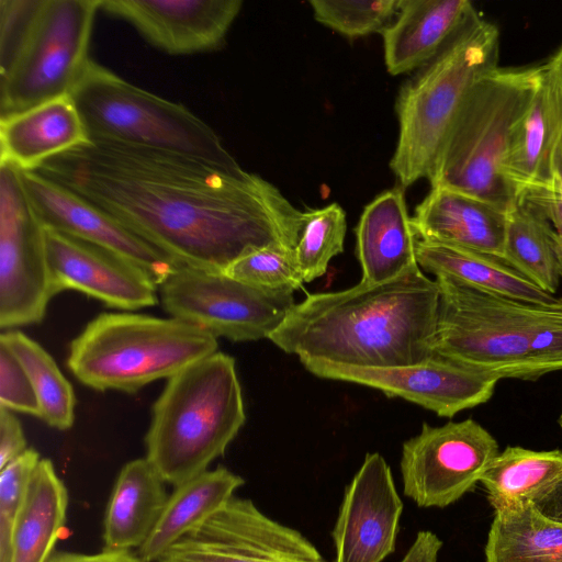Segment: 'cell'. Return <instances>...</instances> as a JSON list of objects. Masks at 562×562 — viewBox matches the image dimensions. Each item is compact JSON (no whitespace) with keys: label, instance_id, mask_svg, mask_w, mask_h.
<instances>
[{"label":"cell","instance_id":"30","mask_svg":"<svg viewBox=\"0 0 562 562\" xmlns=\"http://www.w3.org/2000/svg\"><path fill=\"white\" fill-rule=\"evenodd\" d=\"M503 261L542 291L557 292L561 267L554 231L548 218L525 201L508 212Z\"/></svg>","mask_w":562,"mask_h":562},{"label":"cell","instance_id":"20","mask_svg":"<svg viewBox=\"0 0 562 562\" xmlns=\"http://www.w3.org/2000/svg\"><path fill=\"white\" fill-rule=\"evenodd\" d=\"M480 19L468 0H400L395 19L381 33L387 71L423 68Z\"/></svg>","mask_w":562,"mask_h":562},{"label":"cell","instance_id":"41","mask_svg":"<svg viewBox=\"0 0 562 562\" xmlns=\"http://www.w3.org/2000/svg\"><path fill=\"white\" fill-rule=\"evenodd\" d=\"M48 562H145L137 554L131 551H111L104 550L94 554L57 552L53 554Z\"/></svg>","mask_w":562,"mask_h":562},{"label":"cell","instance_id":"12","mask_svg":"<svg viewBox=\"0 0 562 562\" xmlns=\"http://www.w3.org/2000/svg\"><path fill=\"white\" fill-rule=\"evenodd\" d=\"M498 453L495 438L474 419L424 424L403 443V493L419 507H447L480 482Z\"/></svg>","mask_w":562,"mask_h":562},{"label":"cell","instance_id":"31","mask_svg":"<svg viewBox=\"0 0 562 562\" xmlns=\"http://www.w3.org/2000/svg\"><path fill=\"white\" fill-rule=\"evenodd\" d=\"M0 342L15 355L26 371L40 403V418L49 427L69 429L75 420L76 396L52 356L20 330L3 331Z\"/></svg>","mask_w":562,"mask_h":562},{"label":"cell","instance_id":"34","mask_svg":"<svg viewBox=\"0 0 562 562\" xmlns=\"http://www.w3.org/2000/svg\"><path fill=\"white\" fill-rule=\"evenodd\" d=\"M227 276L257 288L293 293L304 282L294 248L267 246L232 263Z\"/></svg>","mask_w":562,"mask_h":562},{"label":"cell","instance_id":"4","mask_svg":"<svg viewBox=\"0 0 562 562\" xmlns=\"http://www.w3.org/2000/svg\"><path fill=\"white\" fill-rule=\"evenodd\" d=\"M245 420L235 360L216 351L168 379L153 405L146 459L178 486L209 470Z\"/></svg>","mask_w":562,"mask_h":562},{"label":"cell","instance_id":"1","mask_svg":"<svg viewBox=\"0 0 562 562\" xmlns=\"http://www.w3.org/2000/svg\"><path fill=\"white\" fill-rule=\"evenodd\" d=\"M104 211L176 262L224 272L267 247L294 248L306 212L262 177L198 157L90 140L33 170Z\"/></svg>","mask_w":562,"mask_h":562},{"label":"cell","instance_id":"27","mask_svg":"<svg viewBox=\"0 0 562 562\" xmlns=\"http://www.w3.org/2000/svg\"><path fill=\"white\" fill-rule=\"evenodd\" d=\"M68 491L48 459L34 470L18 517L10 562H48L65 527Z\"/></svg>","mask_w":562,"mask_h":562},{"label":"cell","instance_id":"7","mask_svg":"<svg viewBox=\"0 0 562 562\" xmlns=\"http://www.w3.org/2000/svg\"><path fill=\"white\" fill-rule=\"evenodd\" d=\"M498 29L481 18L402 86L395 105L398 138L390 168L403 188L429 178L468 94L498 68Z\"/></svg>","mask_w":562,"mask_h":562},{"label":"cell","instance_id":"42","mask_svg":"<svg viewBox=\"0 0 562 562\" xmlns=\"http://www.w3.org/2000/svg\"><path fill=\"white\" fill-rule=\"evenodd\" d=\"M531 504L541 515L562 525V477L544 490Z\"/></svg>","mask_w":562,"mask_h":562},{"label":"cell","instance_id":"15","mask_svg":"<svg viewBox=\"0 0 562 562\" xmlns=\"http://www.w3.org/2000/svg\"><path fill=\"white\" fill-rule=\"evenodd\" d=\"M402 513L389 464L380 453H367L331 530L335 562H383L395 551Z\"/></svg>","mask_w":562,"mask_h":562},{"label":"cell","instance_id":"36","mask_svg":"<svg viewBox=\"0 0 562 562\" xmlns=\"http://www.w3.org/2000/svg\"><path fill=\"white\" fill-rule=\"evenodd\" d=\"M40 461L38 452L29 448L0 470V562H10L13 530Z\"/></svg>","mask_w":562,"mask_h":562},{"label":"cell","instance_id":"2","mask_svg":"<svg viewBox=\"0 0 562 562\" xmlns=\"http://www.w3.org/2000/svg\"><path fill=\"white\" fill-rule=\"evenodd\" d=\"M438 303L437 281L417 266L389 282L308 294L268 339L302 364L411 366L434 355Z\"/></svg>","mask_w":562,"mask_h":562},{"label":"cell","instance_id":"11","mask_svg":"<svg viewBox=\"0 0 562 562\" xmlns=\"http://www.w3.org/2000/svg\"><path fill=\"white\" fill-rule=\"evenodd\" d=\"M55 295L45 226L27 195L21 171L0 160V327L41 323Z\"/></svg>","mask_w":562,"mask_h":562},{"label":"cell","instance_id":"26","mask_svg":"<svg viewBox=\"0 0 562 562\" xmlns=\"http://www.w3.org/2000/svg\"><path fill=\"white\" fill-rule=\"evenodd\" d=\"M416 258L420 269L436 277H450L494 295L540 305H550L559 300L504 261L482 252L418 239Z\"/></svg>","mask_w":562,"mask_h":562},{"label":"cell","instance_id":"22","mask_svg":"<svg viewBox=\"0 0 562 562\" xmlns=\"http://www.w3.org/2000/svg\"><path fill=\"white\" fill-rule=\"evenodd\" d=\"M356 236L361 282H389L418 266V237L401 188L383 191L363 209Z\"/></svg>","mask_w":562,"mask_h":562},{"label":"cell","instance_id":"43","mask_svg":"<svg viewBox=\"0 0 562 562\" xmlns=\"http://www.w3.org/2000/svg\"><path fill=\"white\" fill-rule=\"evenodd\" d=\"M554 74L560 89L562 91V46L560 49L551 57V59L547 63Z\"/></svg>","mask_w":562,"mask_h":562},{"label":"cell","instance_id":"24","mask_svg":"<svg viewBox=\"0 0 562 562\" xmlns=\"http://www.w3.org/2000/svg\"><path fill=\"white\" fill-rule=\"evenodd\" d=\"M165 483L146 458L122 468L105 509L104 550L130 551L144 544L167 503Z\"/></svg>","mask_w":562,"mask_h":562},{"label":"cell","instance_id":"39","mask_svg":"<svg viewBox=\"0 0 562 562\" xmlns=\"http://www.w3.org/2000/svg\"><path fill=\"white\" fill-rule=\"evenodd\" d=\"M27 449L20 420L12 411L0 406V470Z\"/></svg>","mask_w":562,"mask_h":562},{"label":"cell","instance_id":"38","mask_svg":"<svg viewBox=\"0 0 562 562\" xmlns=\"http://www.w3.org/2000/svg\"><path fill=\"white\" fill-rule=\"evenodd\" d=\"M521 201L538 209L552 225L562 278V169L551 190L527 193L522 196Z\"/></svg>","mask_w":562,"mask_h":562},{"label":"cell","instance_id":"8","mask_svg":"<svg viewBox=\"0 0 562 562\" xmlns=\"http://www.w3.org/2000/svg\"><path fill=\"white\" fill-rule=\"evenodd\" d=\"M90 140L112 142L240 165L205 122L181 104L136 87L92 59L70 94Z\"/></svg>","mask_w":562,"mask_h":562},{"label":"cell","instance_id":"33","mask_svg":"<svg viewBox=\"0 0 562 562\" xmlns=\"http://www.w3.org/2000/svg\"><path fill=\"white\" fill-rule=\"evenodd\" d=\"M400 0H311L317 22L356 38L382 33L395 19Z\"/></svg>","mask_w":562,"mask_h":562},{"label":"cell","instance_id":"16","mask_svg":"<svg viewBox=\"0 0 562 562\" xmlns=\"http://www.w3.org/2000/svg\"><path fill=\"white\" fill-rule=\"evenodd\" d=\"M45 239L55 295L76 290L124 311L157 303V282L126 258L52 228L45 227Z\"/></svg>","mask_w":562,"mask_h":562},{"label":"cell","instance_id":"32","mask_svg":"<svg viewBox=\"0 0 562 562\" xmlns=\"http://www.w3.org/2000/svg\"><path fill=\"white\" fill-rule=\"evenodd\" d=\"M347 218L338 203L306 212V221L294 247L304 282L322 277L330 260L342 252Z\"/></svg>","mask_w":562,"mask_h":562},{"label":"cell","instance_id":"23","mask_svg":"<svg viewBox=\"0 0 562 562\" xmlns=\"http://www.w3.org/2000/svg\"><path fill=\"white\" fill-rule=\"evenodd\" d=\"M90 142L70 95L0 119V160L33 171L49 158Z\"/></svg>","mask_w":562,"mask_h":562},{"label":"cell","instance_id":"14","mask_svg":"<svg viewBox=\"0 0 562 562\" xmlns=\"http://www.w3.org/2000/svg\"><path fill=\"white\" fill-rule=\"evenodd\" d=\"M323 379L370 386L389 397H401L441 417L486 403L499 378L434 353L428 359L403 367L362 368L326 362L303 364Z\"/></svg>","mask_w":562,"mask_h":562},{"label":"cell","instance_id":"37","mask_svg":"<svg viewBox=\"0 0 562 562\" xmlns=\"http://www.w3.org/2000/svg\"><path fill=\"white\" fill-rule=\"evenodd\" d=\"M0 406L41 417L32 382L15 355L0 342Z\"/></svg>","mask_w":562,"mask_h":562},{"label":"cell","instance_id":"25","mask_svg":"<svg viewBox=\"0 0 562 562\" xmlns=\"http://www.w3.org/2000/svg\"><path fill=\"white\" fill-rule=\"evenodd\" d=\"M244 479L224 467L175 486L147 540L138 549L145 562H158L181 538L217 513L244 484Z\"/></svg>","mask_w":562,"mask_h":562},{"label":"cell","instance_id":"28","mask_svg":"<svg viewBox=\"0 0 562 562\" xmlns=\"http://www.w3.org/2000/svg\"><path fill=\"white\" fill-rule=\"evenodd\" d=\"M485 562H562V525L531 503L495 512Z\"/></svg>","mask_w":562,"mask_h":562},{"label":"cell","instance_id":"18","mask_svg":"<svg viewBox=\"0 0 562 562\" xmlns=\"http://www.w3.org/2000/svg\"><path fill=\"white\" fill-rule=\"evenodd\" d=\"M241 0H101L100 10L132 24L148 42L173 55L220 48Z\"/></svg>","mask_w":562,"mask_h":562},{"label":"cell","instance_id":"5","mask_svg":"<svg viewBox=\"0 0 562 562\" xmlns=\"http://www.w3.org/2000/svg\"><path fill=\"white\" fill-rule=\"evenodd\" d=\"M542 65L497 68L472 88L458 112L428 178L507 212L520 199L505 176L515 126L539 83Z\"/></svg>","mask_w":562,"mask_h":562},{"label":"cell","instance_id":"29","mask_svg":"<svg viewBox=\"0 0 562 562\" xmlns=\"http://www.w3.org/2000/svg\"><path fill=\"white\" fill-rule=\"evenodd\" d=\"M562 477V451L506 447L488 464L480 482L494 510L531 503Z\"/></svg>","mask_w":562,"mask_h":562},{"label":"cell","instance_id":"10","mask_svg":"<svg viewBox=\"0 0 562 562\" xmlns=\"http://www.w3.org/2000/svg\"><path fill=\"white\" fill-rule=\"evenodd\" d=\"M164 310L232 341L268 338L294 306L290 292L270 291L225 272L176 268L158 286Z\"/></svg>","mask_w":562,"mask_h":562},{"label":"cell","instance_id":"3","mask_svg":"<svg viewBox=\"0 0 562 562\" xmlns=\"http://www.w3.org/2000/svg\"><path fill=\"white\" fill-rule=\"evenodd\" d=\"M101 0L13 1L0 11V119L68 97L90 63Z\"/></svg>","mask_w":562,"mask_h":562},{"label":"cell","instance_id":"9","mask_svg":"<svg viewBox=\"0 0 562 562\" xmlns=\"http://www.w3.org/2000/svg\"><path fill=\"white\" fill-rule=\"evenodd\" d=\"M439 303L434 353L497 378L537 380L515 300L437 276Z\"/></svg>","mask_w":562,"mask_h":562},{"label":"cell","instance_id":"40","mask_svg":"<svg viewBox=\"0 0 562 562\" xmlns=\"http://www.w3.org/2000/svg\"><path fill=\"white\" fill-rule=\"evenodd\" d=\"M441 539L429 530H420L400 562H437Z\"/></svg>","mask_w":562,"mask_h":562},{"label":"cell","instance_id":"13","mask_svg":"<svg viewBox=\"0 0 562 562\" xmlns=\"http://www.w3.org/2000/svg\"><path fill=\"white\" fill-rule=\"evenodd\" d=\"M158 562L327 561L300 531L268 517L252 501L234 496Z\"/></svg>","mask_w":562,"mask_h":562},{"label":"cell","instance_id":"17","mask_svg":"<svg viewBox=\"0 0 562 562\" xmlns=\"http://www.w3.org/2000/svg\"><path fill=\"white\" fill-rule=\"evenodd\" d=\"M21 171L27 195L46 228L106 248L145 270L159 284L182 266L88 201L35 172Z\"/></svg>","mask_w":562,"mask_h":562},{"label":"cell","instance_id":"44","mask_svg":"<svg viewBox=\"0 0 562 562\" xmlns=\"http://www.w3.org/2000/svg\"><path fill=\"white\" fill-rule=\"evenodd\" d=\"M559 425L562 428V409H561V413H560V416H559Z\"/></svg>","mask_w":562,"mask_h":562},{"label":"cell","instance_id":"19","mask_svg":"<svg viewBox=\"0 0 562 562\" xmlns=\"http://www.w3.org/2000/svg\"><path fill=\"white\" fill-rule=\"evenodd\" d=\"M562 169V91L548 64L513 132L505 176L519 199L551 190Z\"/></svg>","mask_w":562,"mask_h":562},{"label":"cell","instance_id":"6","mask_svg":"<svg viewBox=\"0 0 562 562\" xmlns=\"http://www.w3.org/2000/svg\"><path fill=\"white\" fill-rule=\"evenodd\" d=\"M217 346L213 334L179 318L103 313L72 339L67 367L93 390L132 394L215 353Z\"/></svg>","mask_w":562,"mask_h":562},{"label":"cell","instance_id":"21","mask_svg":"<svg viewBox=\"0 0 562 562\" xmlns=\"http://www.w3.org/2000/svg\"><path fill=\"white\" fill-rule=\"evenodd\" d=\"M507 220V211L446 188H431L412 216L418 239L474 250L502 261Z\"/></svg>","mask_w":562,"mask_h":562},{"label":"cell","instance_id":"35","mask_svg":"<svg viewBox=\"0 0 562 562\" xmlns=\"http://www.w3.org/2000/svg\"><path fill=\"white\" fill-rule=\"evenodd\" d=\"M517 308L541 376L562 370V299L550 305L518 301Z\"/></svg>","mask_w":562,"mask_h":562}]
</instances>
